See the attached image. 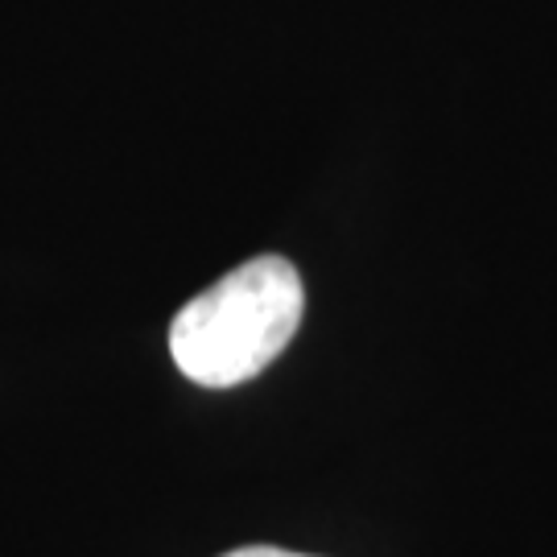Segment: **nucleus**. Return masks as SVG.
I'll return each mask as SVG.
<instances>
[{"mask_svg": "<svg viewBox=\"0 0 557 557\" xmlns=\"http://www.w3.org/2000/svg\"><path fill=\"white\" fill-rule=\"evenodd\" d=\"M306 289L285 257H252L182 306L170 322V356L202 388L257 380L294 343Z\"/></svg>", "mask_w": 557, "mask_h": 557, "instance_id": "f257e3e1", "label": "nucleus"}, {"mask_svg": "<svg viewBox=\"0 0 557 557\" xmlns=\"http://www.w3.org/2000/svg\"><path fill=\"white\" fill-rule=\"evenodd\" d=\"M223 557H310V554H289V549H273V545H248V549H232Z\"/></svg>", "mask_w": 557, "mask_h": 557, "instance_id": "f03ea898", "label": "nucleus"}]
</instances>
